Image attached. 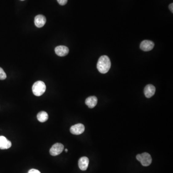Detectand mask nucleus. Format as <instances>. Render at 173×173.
Returning a JSON list of instances; mask_svg holds the SVG:
<instances>
[{
    "label": "nucleus",
    "mask_w": 173,
    "mask_h": 173,
    "mask_svg": "<svg viewBox=\"0 0 173 173\" xmlns=\"http://www.w3.org/2000/svg\"><path fill=\"white\" fill-rule=\"evenodd\" d=\"M111 63L109 58L107 55L101 56L98 61L97 67L102 74L107 73L111 68Z\"/></svg>",
    "instance_id": "1"
},
{
    "label": "nucleus",
    "mask_w": 173,
    "mask_h": 173,
    "mask_svg": "<svg viewBox=\"0 0 173 173\" xmlns=\"http://www.w3.org/2000/svg\"><path fill=\"white\" fill-rule=\"evenodd\" d=\"M46 86L44 82L38 81L35 82L32 86L33 94L36 96H41L46 91Z\"/></svg>",
    "instance_id": "2"
},
{
    "label": "nucleus",
    "mask_w": 173,
    "mask_h": 173,
    "mask_svg": "<svg viewBox=\"0 0 173 173\" xmlns=\"http://www.w3.org/2000/svg\"><path fill=\"white\" fill-rule=\"evenodd\" d=\"M137 160L141 163V164L144 167H148L151 164L152 158L150 154L147 152L139 154L136 156Z\"/></svg>",
    "instance_id": "3"
},
{
    "label": "nucleus",
    "mask_w": 173,
    "mask_h": 173,
    "mask_svg": "<svg viewBox=\"0 0 173 173\" xmlns=\"http://www.w3.org/2000/svg\"><path fill=\"white\" fill-rule=\"evenodd\" d=\"M64 146L62 144L60 143H56L52 146L50 150V153L51 155H58L62 152L64 150Z\"/></svg>",
    "instance_id": "4"
},
{
    "label": "nucleus",
    "mask_w": 173,
    "mask_h": 173,
    "mask_svg": "<svg viewBox=\"0 0 173 173\" xmlns=\"http://www.w3.org/2000/svg\"><path fill=\"white\" fill-rule=\"evenodd\" d=\"M70 132L74 135H80L85 131V127L83 124H78L72 126L70 129Z\"/></svg>",
    "instance_id": "5"
},
{
    "label": "nucleus",
    "mask_w": 173,
    "mask_h": 173,
    "mask_svg": "<svg viewBox=\"0 0 173 173\" xmlns=\"http://www.w3.org/2000/svg\"><path fill=\"white\" fill-rule=\"evenodd\" d=\"M155 43L152 41L144 40L140 43V48L145 52H148L153 49Z\"/></svg>",
    "instance_id": "6"
},
{
    "label": "nucleus",
    "mask_w": 173,
    "mask_h": 173,
    "mask_svg": "<svg viewBox=\"0 0 173 173\" xmlns=\"http://www.w3.org/2000/svg\"><path fill=\"white\" fill-rule=\"evenodd\" d=\"M55 52L58 56L62 57L68 54L69 53V49L66 46L60 45V46H57L55 48Z\"/></svg>",
    "instance_id": "7"
},
{
    "label": "nucleus",
    "mask_w": 173,
    "mask_h": 173,
    "mask_svg": "<svg viewBox=\"0 0 173 173\" xmlns=\"http://www.w3.org/2000/svg\"><path fill=\"white\" fill-rule=\"evenodd\" d=\"M46 22V18L42 14H38L36 16L34 19V23L37 27H42L44 26Z\"/></svg>",
    "instance_id": "8"
},
{
    "label": "nucleus",
    "mask_w": 173,
    "mask_h": 173,
    "mask_svg": "<svg viewBox=\"0 0 173 173\" xmlns=\"http://www.w3.org/2000/svg\"><path fill=\"white\" fill-rule=\"evenodd\" d=\"M155 88L154 86L151 84L147 85L144 90L145 95L148 98L151 97L155 94Z\"/></svg>",
    "instance_id": "9"
},
{
    "label": "nucleus",
    "mask_w": 173,
    "mask_h": 173,
    "mask_svg": "<svg viewBox=\"0 0 173 173\" xmlns=\"http://www.w3.org/2000/svg\"><path fill=\"white\" fill-rule=\"evenodd\" d=\"M12 146V143L4 136H0V149L6 150Z\"/></svg>",
    "instance_id": "10"
},
{
    "label": "nucleus",
    "mask_w": 173,
    "mask_h": 173,
    "mask_svg": "<svg viewBox=\"0 0 173 173\" xmlns=\"http://www.w3.org/2000/svg\"><path fill=\"white\" fill-rule=\"evenodd\" d=\"M89 164V160L86 157H82L78 161V167L82 171H85L87 169Z\"/></svg>",
    "instance_id": "11"
},
{
    "label": "nucleus",
    "mask_w": 173,
    "mask_h": 173,
    "mask_svg": "<svg viewBox=\"0 0 173 173\" xmlns=\"http://www.w3.org/2000/svg\"><path fill=\"white\" fill-rule=\"evenodd\" d=\"M97 98L95 96H90L86 98L85 103L90 108H93L97 104Z\"/></svg>",
    "instance_id": "12"
},
{
    "label": "nucleus",
    "mask_w": 173,
    "mask_h": 173,
    "mask_svg": "<svg viewBox=\"0 0 173 173\" xmlns=\"http://www.w3.org/2000/svg\"><path fill=\"white\" fill-rule=\"evenodd\" d=\"M37 119L40 122H45L48 119V115L45 111H41L37 115Z\"/></svg>",
    "instance_id": "13"
},
{
    "label": "nucleus",
    "mask_w": 173,
    "mask_h": 173,
    "mask_svg": "<svg viewBox=\"0 0 173 173\" xmlns=\"http://www.w3.org/2000/svg\"><path fill=\"white\" fill-rule=\"evenodd\" d=\"M6 78V74L3 69L0 67V80H4Z\"/></svg>",
    "instance_id": "14"
},
{
    "label": "nucleus",
    "mask_w": 173,
    "mask_h": 173,
    "mask_svg": "<svg viewBox=\"0 0 173 173\" xmlns=\"http://www.w3.org/2000/svg\"><path fill=\"white\" fill-rule=\"evenodd\" d=\"M57 1L61 6H65L67 2V0H57Z\"/></svg>",
    "instance_id": "15"
},
{
    "label": "nucleus",
    "mask_w": 173,
    "mask_h": 173,
    "mask_svg": "<svg viewBox=\"0 0 173 173\" xmlns=\"http://www.w3.org/2000/svg\"><path fill=\"white\" fill-rule=\"evenodd\" d=\"M27 173H41L38 170L35 169H31L30 170H29V172Z\"/></svg>",
    "instance_id": "16"
},
{
    "label": "nucleus",
    "mask_w": 173,
    "mask_h": 173,
    "mask_svg": "<svg viewBox=\"0 0 173 173\" xmlns=\"http://www.w3.org/2000/svg\"><path fill=\"white\" fill-rule=\"evenodd\" d=\"M173 3H172L169 5V9H170V11H171V12L173 13Z\"/></svg>",
    "instance_id": "17"
},
{
    "label": "nucleus",
    "mask_w": 173,
    "mask_h": 173,
    "mask_svg": "<svg viewBox=\"0 0 173 173\" xmlns=\"http://www.w3.org/2000/svg\"><path fill=\"white\" fill-rule=\"evenodd\" d=\"M65 151H66V152H67V151H68V150H67V149H66V150H65Z\"/></svg>",
    "instance_id": "18"
},
{
    "label": "nucleus",
    "mask_w": 173,
    "mask_h": 173,
    "mask_svg": "<svg viewBox=\"0 0 173 173\" xmlns=\"http://www.w3.org/2000/svg\"><path fill=\"white\" fill-rule=\"evenodd\" d=\"M21 1H24V0H21Z\"/></svg>",
    "instance_id": "19"
}]
</instances>
